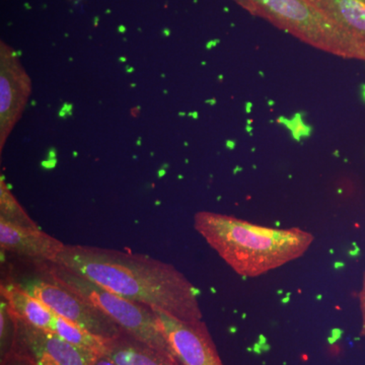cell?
Listing matches in <instances>:
<instances>
[{
  "mask_svg": "<svg viewBox=\"0 0 365 365\" xmlns=\"http://www.w3.org/2000/svg\"><path fill=\"white\" fill-rule=\"evenodd\" d=\"M50 264L182 321H202L198 289L174 266L145 255L66 245L56 260Z\"/></svg>",
  "mask_w": 365,
  "mask_h": 365,
  "instance_id": "1",
  "label": "cell"
},
{
  "mask_svg": "<svg viewBox=\"0 0 365 365\" xmlns=\"http://www.w3.org/2000/svg\"><path fill=\"white\" fill-rule=\"evenodd\" d=\"M194 227L235 273L258 277L307 253L314 235L299 228L277 230L234 216L200 211Z\"/></svg>",
  "mask_w": 365,
  "mask_h": 365,
  "instance_id": "2",
  "label": "cell"
},
{
  "mask_svg": "<svg viewBox=\"0 0 365 365\" xmlns=\"http://www.w3.org/2000/svg\"><path fill=\"white\" fill-rule=\"evenodd\" d=\"M254 16L265 19L306 44L335 56L360 60L350 36L307 0H235Z\"/></svg>",
  "mask_w": 365,
  "mask_h": 365,
  "instance_id": "3",
  "label": "cell"
},
{
  "mask_svg": "<svg viewBox=\"0 0 365 365\" xmlns=\"http://www.w3.org/2000/svg\"><path fill=\"white\" fill-rule=\"evenodd\" d=\"M46 271L47 276L71 288L109 317L127 335L163 356L177 360L163 337L153 309L113 294L78 274L54 264H50Z\"/></svg>",
  "mask_w": 365,
  "mask_h": 365,
  "instance_id": "4",
  "label": "cell"
},
{
  "mask_svg": "<svg viewBox=\"0 0 365 365\" xmlns=\"http://www.w3.org/2000/svg\"><path fill=\"white\" fill-rule=\"evenodd\" d=\"M18 283L56 316L86 329L98 337L114 340L125 333L114 321L90 302L49 276L26 277Z\"/></svg>",
  "mask_w": 365,
  "mask_h": 365,
  "instance_id": "5",
  "label": "cell"
},
{
  "mask_svg": "<svg viewBox=\"0 0 365 365\" xmlns=\"http://www.w3.org/2000/svg\"><path fill=\"white\" fill-rule=\"evenodd\" d=\"M16 328L11 353L20 355L32 365H93L101 357L71 344L57 334L35 328L16 318Z\"/></svg>",
  "mask_w": 365,
  "mask_h": 365,
  "instance_id": "6",
  "label": "cell"
},
{
  "mask_svg": "<svg viewBox=\"0 0 365 365\" xmlns=\"http://www.w3.org/2000/svg\"><path fill=\"white\" fill-rule=\"evenodd\" d=\"M153 312L163 337L180 364L223 365L202 321H182L160 309Z\"/></svg>",
  "mask_w": 365,
  "mask_h": 365,
  "instance_id": "7",
  "label": "cell"
},
{
  "mask_svg": "<svg viewBox=\"0 0 365 365\" xmlns=\"http://www.w3.org/2000/svg\"><path fill=\"white\" fill-rule=\"evenodd\" d=\"M0 246L4 251L53 263L66 245L40 228H28L0 220Z\"/></svg>",
  "mask_w": 365,
  "mask_h": 365,
  "instance_id": "8",
  "label": "cell"
},
{
  "mask_svg": "<svg viewBox=\"0 0 365 365\" xmlns=\"http://www.w3.org/2000/svg\"><path fill=\"white\" fill-rule=\"evenodd\" d=\"M350 36L365 61V4L359 0H307Z\"/></svg>",
  "mask_w": 365,
  "mask_h": 365,
  "instance_id": "9",
  "label": "cell"
},
{
  "mask_svg": "<svg viewBox=\"0 0 365 365\" xmlns=\"http://www.w3.org/2000/svg\"><path fill=\"white\" fill-rule=\"evenodd\" d=\"M1 297L9 306L11 314L16 319L25 322L29 325L41 329V330L50 331L54 323L56 314L51 309L36 299L34 295L29 294L18 282L2 283L0 287Z\"/></svg>",
  "mask_w": 365,
  "mask_h": 365,
  "instance_id": "10",
  "label": "cell"
},
{
  "mask_svg": "<svg viewBox=\"0 0 365 365\" xmlns=\"http://www.w3.org/2000/svg\"><path fill=\"white\" fill-rule=\"evenodd\" d=\"M106 357L118 365H181L124 333L108 343Z\"/></svg>",
  "mask_w": 365,
  "mask_h": 365,
  "instance_id": "11",
  "label": "cell"
},
{
  "mask_svg": "<svg viewBox=\"0 0 365 365\" xmlns=\"http://www.w3.org/2000/svg\"><path fill=\"white\" fill-rule=\"evenodd\" d=\"M51 332L57 334L62 339L83 349L95 352L98 356H105L109 341L88 332L86 329L76 325L67 319L56 316Z\"/></svg>",
  "mask_w": 365,
  "mask_h": 365,
  "instance_id": "12",
  "label": "cell"
},
{
  "mask_svg": "<svg viewBox=\"0 0 365 365\" xmlns=\"http://www.w3.org/2000/svg\"><path fill=\"white\" fill-rule=\"evenodd\" d=\"M0 220L20 225V227L39 228L37 223L26 215L20 203L9 192L4 180H1V188H0Z\"/></svg>",
  "mask_w": 365,
  "mask_h": 365,
  "instance_id": "13",
  "label": "cell"
},
{
  "mask_svg": "<svg viewBox=\"0 0 365 365\" xmlns=\"http://www.w3.org/2000/svg\"><path fill=\"white\" fill-rule=\"evenodd\" d=\"M16 318L4 299L0 309V338H1V361L7 359L14 350L16 340Z\"/></svg>",
  "mask_w": 365,
  "mask_h": 365,
  "instance_id": "14",
  "label": "cell"
},
{
  "mask_svg": "<svg viewBox=\"0 0 365 365\" xmlns=\"http://www.w3.org/2000/svg\"><path fill=\"white\" fill-rule=\"evenodd\" d=\"M1 365H32L28 360L20 356V355L16 354V353H11L7 359L1 361Z\"/></svg>",
  "mask_w": 365,
  "mask_h": 365,
  "instance_id": "15",
  "label": "cell"
},
{
  "mask_svg": "<svg viewBox=\"0 0 365 365\" xmlns=\"http://www.w3.org/2000/svg\"><path fill=\"white\" fill-rule=\"evenodd\" d=\"M359 300H360V311H361V317H362V326H361V336L365 337V275L364 284H362V289L360 292L359 294Z\"/></svg>",
  "mask_w": 365,
  "mask_h": 365,
  "instance_id": "16",
  "label": "cell"
},
{
  "mask_svg": "<svg viewBox=\"0 0 365 365\" xmlns=\"http://www.w3.org/2000/svg\"><path fill=\"white\" fill-rule=\"evenodd\" d=\"M93 365H118L115 364L114 361H112L111 359H108L106 356L98 357L97 361L95 362Z\"/></svg>",
  "mask_w": 365,
  "mask_h": 365,
  "instance_id": "17",
  "label": "cell"
},
{
  "mask_svg": "<svg viewBox=\"0 0 365 365\" xmlns=\"http://www.w3.org/2000/svg\"><path fill=\"white\" fill-rule=\"evenodd\" d=\"M362 96H364V98L365 101V85L362 86Z\"/></svg>",
  "mask_w": 365,
  "mask_h": 365,
  "instance_id": "18",
  "label": "cell"
},
{
  "mask_svg": "<svg viewBox=\"0 0 365 365\" xmlns=\"http://www.w3.org/2000/svg\"><path fill=\"white\" fill-rule=\"evenodd\" d=\"M359 1H361L362 4H365V0H359Z\"/></svg>",
  "mask_w": 365,
  "mask_h": 365,
  "instance_id": "19",
  "label": "cell"
}]
</instances>
